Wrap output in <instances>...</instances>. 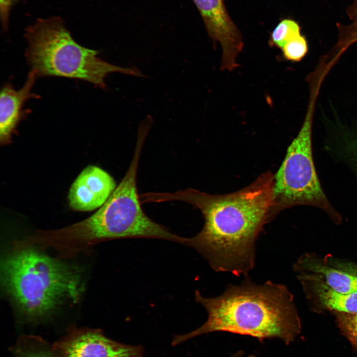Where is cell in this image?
Here are the masks:
<instances>
[{
  "mask_svg": "<svg viewBox=\"0 0 357 357\" xmlns=\"http://www.w3.org/2000/svg\"><path fill=\"white\" fill-rule=\"evenodd\" d=\"M273 175L268 171L237 191L213 195L193 188L174 193L149 192L148 201L178 200L202 213L204 224L184 245L195 249L214 271L247 276L255 266V243L264 226L277 214Z\"/></svg>",
  "mask_w": 357,
  "mask_h": 357,
  "instance_id": "6da1fadb",
  "label": "cell"
},
{
  "mask_svg": "<svg viewBox=\"0 0 357 357\" xmlns=\"http://www.w3.org/2000/svg\"><path fill=\"white\" fill-rule=\"evenodd\" d=\"M194 297L206 310L207 319L196 329L175 335L173 346L214 332L247 335L259 340L277 338L288 345L301 332L294 296L282 284L270 281L257 284L247 277L239 285H229L217 297H205L196 291Z\"/></svg>",
  "mask_w": 357,
  "mask_h": 357,
  "instance_id": "7a4b0ae2",
  "label": "cell"
},
{
  "mask_svg": "<svg viewBox=\"0 0 357 357\" xmlns=\"http://www.w3.org/2000/svg\"><path fill=\"white\" fill-rule=\"evenodd\" d=\"M148 133L139 130L134 154L126 174L106 202L86 219L49 232L48 243L63 255H72L102 241L125 238H153L183 244L184 238L154 222L144 212L137 193L136 177L142 149Z\"/></svg>",
  "mask_w": 357,
  "mask_h": 357,
  "instance_id": "3957f363",
  "label": "cell"
},
{
  "mask_svg": "<svg viewBox=\"0 0 357 357\" xmlns=\"http://www.w3.org/2000/svg\"><path fill=\"white\" fill-rule=\"evenodd\" d=\"M5 291L28 321L48 316L66 300L77 301L83 282L75 267L21 246L2 261Z\"/></svg>",
  "mask_w": 357,
  "mask_h": 357,
  "instance_id": "277c9868",
  "label": "cell"
},
{
  "mask_svg": "<svg viewBox=\"0 0 357 357\" xmlns=\"http://www.w3.org/2000/svg\"><path fill=\"white\" fill-rule=\"evenodd\" d=\"M25 57L37 77L58 76L89 82L106 89L105 79L119 72L146 77L136 67H123L98 57V52L77 43L58 17L40 19L28 27Z\"/></svg>",
  "mask_w": 357,
  "mask_h": 357,
  "instance_id": "5b68a950",
  "label": "cell"
},
{
  "mask_svg": "<svg viewBox=\"0 0 357 357\" xmlns=\"http://www.w3.org/2000/svg\"><path fill=\"white\" fill-rule=\"evenodd\" d=\"M316 96L310 94L299 132L288 148L279 169L273 175L274 208L278 214L293 206H313L340 222L341 216L326 196L314 165L312 128Z\"/></svg>",
  "mask_w": 357,
  "mask_h": 357,
  "instance_id": "8992f818",
  "label": "cell"
},
{
  "mask_svg": "<svg viewBox=\"0 0 357 357\" xmlns=\"http://www.w3.org/2000/svg\"><path fill=\"white\" fill-rule=\"evenodd\" d=\"M204 21L207 33L222 49L221 70L232 71L239 66L238 55L243 48L242 35L233 21L223 0H192Z\"/></svg>",
  "mask_w": 357,
  "mask_h": 357,
  "instance_id": "52a82bcc",
  "label": "cell"
},
{
  "mask_svg": "<svg viewBox=\"0 0 357 357\" xmlns=\"http://www.w3.org/2000/svg\"><path fill=\"white\" fill-rule=\"evenodd\" d=\"M53 346L60 357H144L142 346L115 341L99 329H72Z\"/></svg>",
  "mask_w": 357,
  "mask_h": 357,
  "instance_id": "ba28073f",
  "label": "cell"
},
{
  "mask_svg": "<svg viewBox=\"0 0 357 357\" xmlns=\"http://www.w3.org/2000/svg\"><path fill=\"white\" fill-rule=\"evenodd\" d=\"M114 178L95 166H88L72 184L68 198L74 210L90 211L101 207L116 187Z\"/></svg>",
  "mask_w": 357,
  "mask_h": 357,
  "instance_id": "9c48e42d",
  "label": "cell"
},
{
  "mask_svg": "<svg viewBox=\"0 0 357 357\" xmlns=\"http://www.w3.org/2000/svg\"><path fill=\"white\" fill-rule=\"evenodd\" d=\"M35 73L30 71L23 86L15 90L7 83L1 88L0 95V140L1 144L9 143L13 133L27 111L23 109L24 103L31 98L40 96L32 92L36 78Z\"/></svg>",
  "mask_w": 357,
  "mask_h": 357,
  "instance_id": "30bf717a",
  "label": "cell"
},
{
  "mask_svg": "<svg viewBox=\"0 0 357 357\" xmlns=\"http://www.w3.org/2000/svg\"><path fill=\"white\" fill-rule=\"evenodd\" d=\"M307 298L324 308L334 311L357 313V292L341 294L332 289L318 275L298 273Z\"/></svg>",
  "mask_w": 357,
  "mask_h": 357,
  "instance_id": "8fae6325",
  "label": "cell"
},
{
  "mask_svg": "<svg viewBox=\"0 0 357 357\" xmlns=\"http://www.w3.org/2000/svg\"><path fill=\"white\" fill-rule=\"evenodd\" d=\"M298 273H313L319 276L332 289L341 294L357 292V277L328 265L325 260L313 254L301 255L294 264Z\"/></svg>",
  "mask_w": 357,
  "mask_h": 357,
  "instance_id": "7c38bea8",
  "label": "cell"
},
{
  "mask_svg": "<svg viewBox=\"0 0 357 357\" xmlns=\"http://www.w3.org/2000/svg\"><path fill=\"white\" fill-rule=\"evenodd\" d=\"M13 357H60L53 346L33 335L20 337L12 349Z\"/></svg>",
  "mask_w": 357,
  "mask_h": 357,
  "instance_id": "4fadbf2b",
  "label": "cell"
},
{
  "mask_svg": "<svg viewBox=\"0 0 357 357\" xmlns=\"http://www.w3.org/2000/svg\"><path fill=\"white\" fill-rule=\"evenodd\" d=\"M300 34V28L295 21L285 19L281 21L270 35L268 44L271 47L282 50L292 38Z\"/></svg>",
  "mask_w": 357,
  "mask_h": 357,
  "instance_id": "5bb4252c",
  "label": "cell"
},
{
  "mask_svg": "<svg viewBox=\"0 0 357 357\" xmlns=\"http://www.w3.org/2000/svg\"><path fill=\"white\" fill-rule=\"evenodd\" d=\"M334 312L338 327L357 350V313Z\"/></svg>",
  "mask_w": 357,
  "mask_h": 357,
  "instance_id": "9a60e30c",
  "label": "cell"
},
{
  "mask_svg": "<svg viewBox=\"0 0 357 357\" xmlns=\"http://www.w3.org/2000/svg\"><path fill=\"white\" fill-rule=\"evenodd\" d=\"M281 50L285 60L292 62L299 61L308 51L306 39L301 34L298 35L290 40Z\"/></svg>",
  "mask_w": 357,
  "mask_h": 357,
  "instance_id": "2e32d148",
  "label": "cell"
},
{
  "mask_svg": "<svg viewBox=\"0 0 357 357\" xmlns=\"http://www.w3.org/2000/svg\"><path fill=\"white\" fill-rule=\"evenodd\" d=\"M349 15L352 22L349 25L341 27L338 42L339 47L344 49L357 42V0H354L350 8Z\"/></svg>",
  "mask_w": 357,
  "mask_h": 357,
  "instance_id": "e0dca14e",
  "label": "cell"
},
{
  "mask_svg": "<svg viewBox=\"0 0 357 357\" xmlns=\"http://www.w3.org/2000/svg\"><path fill=\"white\" fill-rule=\"evenodd\" d=\"M327 262L332 267L357 277V263L340 260L330 257L328 258Z\"/></svg>",
  "mask_w": 357,
  "mask_h": 357,
  "instance_id": "ac0fdd59",
  "label": "cell"
},
{
  "mask_svg": "<svg viewBox=\"0 0 357 357\" xmlns=\"http://www.w3.org/2000/svg\"><path fill=\"white\" fill-rule=\"evenodd\" d=\"M12 0H0V16L3 27L7 26L9 9Z\"/></svg>",
  "mask_w": 357,
  "mask_h": 357,
  "instance_id": "d6986e66",
  "label": "cell"
},
{
  "mask_svg": "<svg viewBox=\"0 0 357 357\" xmlns=\"http://www.w3.org/2000/svg\"><path fill=\"white\" fill-rule=\"evenodd\" d=\"M345 148L347 154L349 155L350 159L357 169V138L349 139V142L346 143Z\"/></svg>",
  "mask_w": 357,
  "mask_h": 357,
  "instance_id": "ffe728a7",
  "label": "cell"
}]
</instances>
